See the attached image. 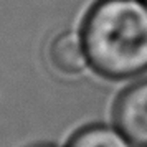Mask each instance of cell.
Segmentation results:
<instances>
[{
    "label": "cell",
    "instance_id": "obj_2",
    "mask_svg": "<svg viewBox=\"0 0 147 147\" xmlns=\"http://www.w3.org/2000/svg\"><path fill=\"white\" fill-rule=\"evenodd\" d=\"M114 126L139 147L147 146V80L126 88L114 104Z\"/></svg>",
    "mask_w": 147,
    "mask_h": 147
},
{
    "label": "cell",
    "instance_id": "obj_6",
    "mask_svg": "<svg viewBox=\"0 0 147 147\" xmlns=\"http://www.w3.org/2000/svg\"><path fill=\"white\" fill-rule=\"evenodd\" d=\"M144 2H146V3H147V0H144Z\"/></svg>",
    "mask_w": 147,
    "mask_h": 147
},
{
    "label": "cell",
    "instance_id": "obj_5",
    "mask_svg": "<svg viewBox=\"0 0 147 147\" xmlns=\"http://www.w3.org/2000/svg\"><path fill=\"white\" fill-rule=\"evenodd\" d=\"M32 147H60V146H56V144H48V142H43V144H35V146Z\"/></svg>",
    "mask_w": 147,
    "mask_h": 147
},
{
    "label": "cell",
    "instance_id": "obj_7",
    "mask_svg": "<svg viewBox=\"0 0 147 147\" xmlns=\"http://www.w3.org/2000/svg\"><path fill=\"white\" fill-rule=\"evenodd\" d=\"M146 147H147V146H146Z\"/></svg>",
    "mask_w": 147,
    "mask_h": 147
},
{
    "label": "cell",
    "instance_id": "obj_4",
    "mask_svg": "<svg viewBox=\"0 0 147 147\" xmlns=\"http://www.w3.org/2000/svg\"><path fill=\"white\" fill-rule=\"evenodd\" d=\"M66 147H131V140L116 126L88 124L69 137Z\"/></svg>",
    "mask_w": 147,
    "mask_h": 147
},
{
    "label": "cell",
    "instance_id": "obj_1",
    "mask_svg": "<svg viewBox=\"0 0 147 147\" xmlns=\"http://www.w3.org/2000/svg\"><path fill=\"white\" fill-rule=\"evenodd\" d=\"M81 35L89 68L107 80H127L147 71V3L98 0L86 13Z\"/></svg>",
    "mask_w": 147,
    "mask_h": 147
},
{
    "label": "cell",
    "instance_id": "obj_3",
    "mask_svg": "<svg viewBox=\"0 0 147 147\" xmlns=\"http://www.w3.org/2000/svg\"><path fill=\"white\" fill-rule=\"evenodd\" d=\"M48 63L61 76H80L89 68V58L81 32H61L48 47Z\"/></svg>",
    "mask_w": 147,
    "mask_h": 147
}]
</instances>
